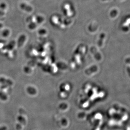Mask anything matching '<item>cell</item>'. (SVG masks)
I'll use <instances>...</instances> for the list:
<instances>
[{
  "instance_id": "cell-2",
  "label": "cell",
  "mask_w": 130,
  "mask_h": 130,
  "mask_svg": "<svg viewBox=\"0 0 130 130\" xmlns=\"http://www.w3.org/2000/svg\"><path fill=\"white\" fill-rule=\"evenodd\" d=\"M7 9V5L5 3H2L0 4V16H3L6 14Z\"/></svg>"
},
{
  "instance_id": "cell-3",
  "label": "cell",
  "mask_w": 130,
  "mask_h": 130,
  "mask_svg": "<svg viewBox=\"0 0 130 130\" xmlns=\"http://www.w3.org/2000/svg\"><path fill=\"white\" fill-rule=\"evenodd\" d=\"M9 32H9L8 30H6L4 31L3 32V35H5V36H6L7 35H8Z\"/></svg>"
},
{
  "instance_id": "cell-1",
  "label": "cell",
  "mask_w": 130,
  "mask_h": 130,
  "mask_svg": "<svg viewBox=\"0 0 130 130\" xmlns=\"http://www.w3.org/2000/svg\"><path fill=\"white\" fill-rule=\"evenodd\" d=\"M20 8L22 10L26 11V12H30L32 11L33 10V8L30 5H28L24 3H22L20 4Z\"/></svg>"
},
{
  "instance_id": "cell-4",
  "label": "cell",
  "mask_w": 130,
  "mask_h": 130,
  "mask_svg": "<svg viewBox=\"0 0 130 130\" xmlns=\"http://www.w3.org/2000/svg\"><path fill=\"white\" fill-rule=\"evenodd\" d=\"M3 26V24L0 23V28H1Z\"/></svg>"
}]
</instances>
